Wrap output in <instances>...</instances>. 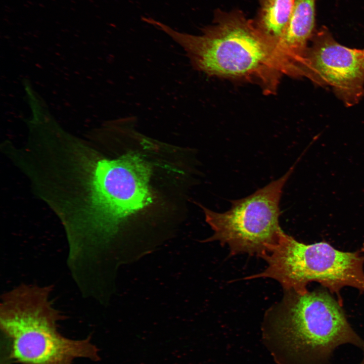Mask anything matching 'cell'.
<instances>
[{
	"label": "cell",
	"mask_w": 364,
	"mask_h": 364,
	"mask_svg": "<svg viewBox=\"0 0 364 364\" xmlns=\"http://www.w3.org/2000/svg\"><path fill=\"white\" fill-rule=\"evenodd\" d=\"M316 0H295L289 22L277 46L289 63L300 74L304 58L315 33Z\"/></svg>",
	"instance_id": "8"
},
{
	"label": "cell",
	"mask_w": 364,
	"mask_h": 364,
	"mask_svg": "<svg viewBox=\"0 0 364 364\" xmlns=\"http://www.w3.org/2000/svg\"><path fill=\"white\" fill-rule=\"evenodd\" d=\"M262 258L267 267L246 279H273L284 290L300 294L307 292V285L315 282L336 295L342 306L343 288H353L364 294V254L360 250L343 251L324 241L305 244L284 233Z\"/></svg>",
	"instance_id": "5"
},
{
	"label": "cell",
	"mask_w": 364,
	"mask_h": 364,
	"mask_svg": "<svg viewBox=\"0 0 364 364\" xmlns=\"http://www.w3.org/2000/svg\"><path fill=\"white\" fill-rule=\"evenodd\" d=\"M294 167L280 178L243 198L232 201L231 208L220 213L200 205L206 221L214 232L206 241L226 244L231 255L247 253L262 257L280 241V202L283 189Z\"/></svg>",
	"instance_id": "6"
},
{
	"label": "cell",
	"mask_w": 364,
	"mask_h": 364,
	"mask_svg": "<svg viewBox=\"0 0 364 364\" xmlns=\"http://www.w3.org/2000/svg\"><path fill=\"white\" fill-rule=\"evenodd\" d=\"M83 159L79 158L78 166L85 174L84 203L77 208L68 229L72 249L86 256L112 237L126 218L150 205L153 196L151 166L139 154Z\"/></svg>",
	"instance_id": "3"
},
{
	"label": "cell",
	"mask_w": 364,
	"mask_h": 364,
	"mask_svg": "<svg viewBox=\"0 0 364 364\" xmlns=\"http://www.w3.org/2000/svg\"><path fill=\"white\" fill-rule=\"evenodd\" d=\"M152 24L185 51L194 69L210 76L254 81L275 93L281 77L295 72L277 46L242 12H217L199 35L181 32L154 19Z\"/></svg>",
	"instance_id": "1"
},
{
	"label": "cell",
	"mask_w": 364,
	"mask_h": 364,
	"mask_svg": "<svg viewBox=\"0 0 364 364\" xmlns=\"http://www.w3.org/2000/svg\"><path fill=\"white\" fill-rule=\"evenodd\" d=\"M284 291L261 327L263 344L277 364H330L335 350L345 345L364 351V339L327 289Z\"/></svg>",
	"instance_id": "2"
},
{
	"label": "cell",
	"mask_w": 364,
	"mask_h": 364,
	"mask_svg": "<svg viewBox=\"0 0 364 364\" xmlns=\"http://www.w3.org/2000/svg\"><path fill=\"white\" fill-rule=\"evenodd\" d=\"M52 288L22 284L5 293L0 326L5 360L18 364H73L77 358L100 359L90 337L72 339L58 330L62 315L51 300Z\"/></svg>",
	"instance_id": "4"
},
{
	"label": "cell",
	"mask_w": 364,
	"mask_h": 364,
	"mask_svg": "<svg viewBox=\"0 0 364 364\" xmlns=\"http://www.w3.org/2000/svg\"><path fill=\"white\" fill-rule=\"evenodd\" d=\"M260 9L255 23L277 43L289 22L295 0H259Z\"/></svg>",
	"instance_id": "9"
},
{
	"label": "cell",
	"mask_w": 364,
	"mask_h": 364,
	"mask_svg": "<svg viewBox=\"0 0 364 364\" xmlns=\"http://www.w3.org/2000/svg\"><path fill=\"white\" fill-rule=\"evenodd\" d=\"M360 250L364 254V243L362 244V246Z\"/></svg>",
	"instance_id": "10"
},
{
	"label": "cell",
	"mask_w": 364,
	"mask_h": 364,
	"mask_svg": "<svg viewBox=\"0 0 364 364\" xmlns=\"http://www.w3.org/2000/svg\"><path fill=\"white\" fill-rule=\"evenodd\" d=\"M303 63L302 76L320 86H330L344 104L352 106L364 97V49L337 42L326 28L315 32Z\"/></svg>",
	"instance_id": "7"
}]
</instances>
